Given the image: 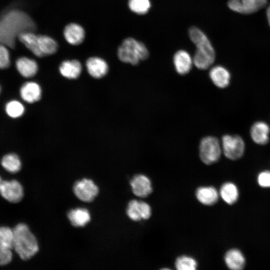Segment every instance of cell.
<instances>
[{
    "mask_svg": "<svg viewBox=\"0 0 270 270\" xmlns=\"http://www.w3.org/2000/svg\"><path fill=\"white\" fill-rule=\"evenodd\" d=\"M36 25L25 12L12 10L0 20V43L10 48L15 46L16 38L22 32H34Z\"/></svg>",
    "mask_w": 270,
    "mask_h": 270,
    "instance_id": "1",
    "label": "cell"
},
{
    "mask_svg": "<svg viewBox=\"0 0 270 270\" xmlns=\"http://www.w3.org/2000/svg\"><path fill=\"white\" fill-rule=\"evenodd\" d=\"M188 34L196 46L193 58L194 64L198 69H208L215 60V52L211 42L206 36L196 27H191L188 30Z\"/></svg>",
    "mask_w": 270,
    "mask_h": 270,
    "instance_id": "2",
    "label": "cell"
},
{
    "mask_svg": "<svg viewBox=\"0 0 270 270\" xmlns=\"http://www.w3.org/2000/svg\"><path fill=\"white\" fill-rule=\"evenodd\" d=\"M13 230L14 235L13 248L22 260H30L38 251L36 238L24 223L18 224Z\"/></svg>",
    "mask_w": 270,
    "mask_h": 270,
    "instance_id": "3",
    "label": "cell"
},
{
    "mask_svg": "<svg viewBox=\"0 0 270 270\" xmlns=\"http://www.w3.org/2000/svg\"><path fill=\"white\" fill-rule=\"evenodd\" d=\"M117 56L122 62L136 65L146 59L149 52L146 46L133 38L124 39L117 49Z\"/></svg>",
    "mask_w": 270,
    "mask_h": 270,
    "instance_id": "4",
    "label": "cell"
},
{
    "mask_svg": "<svg viewBox=\"0 0 270 270\" xmlns=\"http://www.w3.org/2000/svg\"><path fill=\"white\" fill-rule=\"evenodd\" d=\"M221 153V146L216 138L208 136L201 140L199 146L200 157L205 164H211L216 162Z\"/></svg>",
    "mask_w": 270,
    "mask_h": 270,
    "instance_id": "5",
    "label": "cell"
},
{
    "mask_svg": "<svg viewBox=\"0 0 270 270\" xmlns=\"http://www.w3.org/2000/svg\"><path fill=\"white\" fill-rule=\"evenodd\" d=\"M222 150L227 158L236 160L242 156L245 150L244 142L238 135L226 134L222 138Z\"/></svg>",
    "mask_w": 270,
    "mask_h": 270,
    "instance_id": "6",
    "label": "cell"
},
{
    "mask_svg": "<svg viewBox=\"0 0 270 270\" xmlns=\"http://www.w3.org/2000/svg\"><path fill=\"white\" fill-rule=\"evenodd\" d=\"M76 196L84 202H90L98 193V188L90 179L83 178L76 182L73 188Z\"/></svg>",
    "mask_w": 270,
    "mask_h": 270,
    "instance_id": "7",
    "label": "cell"
},
{
    "mask_svg": "<svg viewBox=\"0 0 270 270\" xmlns=\"http://www.w3.org/2000/svg\"><path fill=\"white\" fill-rule=\"evenodd\" d=\"M266 4L267 0H228V6L235 12L251 14L264 8Z\"/></svg>",
    "mask_w": 270,
    "mask_h": 270,
    "instance_id": "8",
    "label": "cell"
},
{
    "mask_svg": "<svg viewBox=\"0 0 270 270\" xmlns=\"http://www.w3.org/2000/svg\"><path fill=\"white\" fill-rule=\"evenodd\" d=\"M0 194L9 202L16 203L22 200L24 189L22 184L16 180H4L2 182Z\"/></svg>",
    "mask_w": 270,
    "mask_h": 270,
    "instance_id": "9",
    "label": "cell"
},
{
    "mask_svg": "<svg viewBox=\"0 0 270 270\" xmlns=\"http://www.w3.org/2000/svg\"><path fill=\"white\" fill-rule=\"evenodd\" d=\"M86 30L80 24L72 22L65 26L62 35L66 42L72 46H79L86 38Z\"/></svg>",
    "mask_w": 270,
    "mask_h": 270,
    "instance_id": "10",
    "label": "cell"
},
{
    "mask_svg": "<svg viewBox=\"0 0 270 270\" xmlns=\"http://www.w3.org/2000/svg\"><path fill=\"white\" fill-rule=\"evenodd\" d=\"M151 214L150 206L144 202L133 200L128 204L126 214L128 217L134 221H138L142 219L147 220L150 218Z\"/></svg>",
    "mask_w": 270,
    "mask_h": 270,
    "instance_id": "11",
    "label": "cell"
},
{
    "mask_svg": "<svg viewBox=\"0 0 270 270\" xmlns=\"http://www.w3.org/2000/svg\"><path fill=\"white\" fill-rule=\"evenodd\" d=\"M130 184L134 194L138 197H146L152 190L150 180L147 176L142 174L134 176L130 180Z\"/></svg>",
    "mask_w": 270,
    "mask_h": 270,
    "instance_id": "12",
    "label": "cell"
},
{
    "mask_svg": "<svg viewBox=\"0 0 270 270\" xmlns=\"http://www.w3.org/2000/svg\"><path fill=\"white\" fill-rule=\"evenodd\" d=\"M86 66L88 73L92 77L100 78L108 72V66L106 61L102 58L93 56L87 59Z\"/></svg>",
    "mask_w": 270,
    "mask_h": 270,
    "instance_id": "13",
    "label": "cell"
},
{
    "mask_svg": "<svg viewBox=\"0 0 270 270\" xmlns=\"http://www.w3.org/2000/svg\"><path fill=\"white\" fill-rule=\"evenodd\" d=\"M173 62L176 72L181 75L188 74L194 63L190 55L184 50H180L175 53Z\"/></svg>",
    "mask_w": 270,
    "mask_h": 270,
    "instance_id": "14",
    "label": "cell"
},
{
    "mask_svg": "<svg viewBox=\"0 0 270 270\" xmlns=\"http://www.w3.org/2000/svg\"><path fill=\"white\" fill-rule=\"evenodd\" d=\"M270 132L269 126L262 121L254 122L250 130L252 140L254 142L260 145L266 144L268 142Z\"/></svg>",
    "mask_w": 270,
    "mask_h": 270,
    "instance_id": "15",
    "label": "cell"
},
{
    "mask_svg": "<svg viewBox=\"0 0 270 270\" xmlns=\"http://www.w3.org/2000/svg\"><path fill=\"white\" fill-rule=\"evenodd\" d=\"M38 48L40 58L53 55L57 52L59 44L54 38L47 34H38Z\"/></svg>",
    "mask_w": 270,
    "mask_h": 270,
    "instance_id": "16",
    "label": "cell"
},
{
    "mask_svg": "<svg viewBox=\"0 0 270 270\" xmlns=\"http://www.w3.org/2000/svg\"><path fill=\"white\" fill-rule=\"evenodd\" d=\"M20 94L22 98L28 103H34L41 98L42 90L38 84L34 82H28L22 86Z\"/></svg>",
    "mask_w": 270,
    "mask_h": 270,
    "instance_id": "17",
    "label": "cell"
},
{
    "mask_svg": "<svg viewBox=\"0 0 270 270\" xmlns=\"http://www.w3.org/2000/svg\"><path fill=\"white\" fill-rule=\"evenodd\" d=\"M209 75L214 84L219 88H226L230 84V73L222 66H216L212 67L210 71Z\"/></svg>",
    "mask_w": 270,
    "mask_h": 270,
    "instance_id": "18",
    "label": "cell"
},
{
    "mask_svg": "<svg viewBox=\"0 0 270 270\" xmlns=\"http://www.w3.org/2000/svg\"><path fill=\"white\" fill-rule=\"evenodd\" d=\"M59 72L63 76L74 79L78 78L82 70V66L77 60H65L59 66Z\"/></svg>",
    "mask_w": 270,
    "mask_h": 270,
    "instance_id": "19",
    "label": "cell"
},
{
    "mask_svg": "<svg viewBox=\"0 0 270 270\" xmlns=\"http://www.w3.org/2000/svg\"><path fill=\"white\" fill-rule=\"evenodd\" d=\"M16 66L20 74L26 78L34 76L38 70L36 62L26 57L18 58L16 61Z\"/></svg>",
    "mask_w": 270,
    "mask_h": 270,
    "instance_id": "20",
    "label": "cell"
},
{
    "mask_svg": "<svg viewBox=\"0 0 270 270\" xmlns=\"http://www.w3.org/2000/svg\"><path fill=\"white\" fill-rule=\"evenodd\" d=\"M68 218L71 224L76 227H83L90 220V214L85 208H78L71 210L68 213Z\"/></svg>",
    "mask_w": 270,
    "mask_h": 270,
    "instance_id": "21",
    "label": "cell"
},
{
    "mask_svg": "<svg viewBox=\"0 0 270 270\" xmlns=\"http://www.w3.org/2000/svg\"><path fill=\"white\" fill-rule=\"evenodd\" d=\"M198 200L202 204L206 206L213 205L218 198L217 190L213 186H201L196 192Z\"/></svg>",
    "mask_w": 270,
    "mask_h": 270,
    "instance_id": "22",
    "label": "cell"
},
{
    "mask_svg": "<svg viewBox=\"0 0 270 270\" xmlns=\"http://www.w3.org/2000/svg\"><path fill=\"white\" fill-rule=\"evenodd\" d=\"M224 262L230 269L240 270L244 266L246 260L243 254L240 250L232 248L226 252Z\"/></svg>",
    "mask_w": 270,
    "mask_h": 270,
    "instance_id": "23",
    "label": "cell"
},
{
    "mask_svg": "<svg viewBox=\"0 0 270 270\" xmlns=\"http://www.w3.org/2000/svg\"><path fill=\"white\" fill-rule=\"evenodd\" d=\"M19 40L36 56L40 58L38 48V34L34 32H22L18 36Z\"/></svg>",
    "mask_w": 270,
    "mask_h": 270,
    "instance_id": "24",
    "label": "cell"
},
{
    "mask_svg": "<svg viewBox=\"0 0 270 270\" xmlns=\"http://www.w3.org/2000/svg\"><path fill=\"white\" fill-rule=\"evenodd\" d=\"M220 194L222 200L228 204L236 202L239 194L236 186L230 182H226L222 186Z\"/></svg>",
    "mask_w": 270,
    "mask_h": 270,
    "instance_id": "25",
    "label": "cell"
},
{
    "mask_svg": "<svg viewBox=\"0 0 270 270\" xmlns=\"http://www.w3.org/2000/svg\"><path fill=\"white\" fill-rule=\"evenodd\" d=\"M1 164L6 171L10 173L18 172L22 167V162L20 158L14 153L4 155L2 158Z\"/></svg>",
    "mask_w": 270,
    "mask_h": 270,
    "instance_id": "26",
    "label": "cell"
},
{
    "mask_svg": "<svg viewBox=\"0 0 270 270\" xmlns=\"http://www.w3.org/2000/svg\"><path fill=\"white\" fill-rule=\"evenodd\" d=\"M14 235V230L6 226H0V246L12 249Z\"/></svg>",
    "mask_w": 270,
    "mask_h": 270,
    "instance_id": "27",
    "label": "cell"
},
{
    "mask_svg": "<svg viewBox=\"0 0 270 270\" xmlns=\"http://www.w3.org/2000/svg\"><path fill=\"white\" fill-rule=\"evenodd\" d=\"M24 110V105L17 100H11L8 102L5 106V111L6 114L13 118L22 116Z\"/></svg>",
    "mask_w": 270,
    "mask_h": 270,
    "instance_id": "28",
    "label": "cell"
},
{
    "mask_svg": "<svg viewBox=\"0 0 270 270\" xmlns=\"http://www.w3.org/2000/svg\"><path fill=\"white\" fill-rule=\"evenodd\" d=\"M174 265L178 270H195L198 266L196 260L188 256L178 257L176 260Z\"/></svg>",
    "mask_w": 270,
    "mask_h": 270,
    "instance_id": "29",
    "label": "cell"
},
{
    "mask_svg": "<svg viewBox=\"0 0 270 270\" xmlns=\"http://www.w3.org/2000/svg\"><path fill=\"white\" fill-rule=\"evenodd\" d=\"M150 6V0H128V6L130 10L138 14L147 13Z\"/></svg>",
    "mask_w": 270,
    "mask_h": 270,
    "instance_id": "30",
    "label": "cell"
},
{
    "mask_svg": "<svg viewBox=\"0 0 270 270\" xmlns=\"http://www.w3.org/2000/svg\"><path fill=\"white\" fill-rule=\"evenodd\" d=\"M10 63V54L8 50L5 45L0 44V69L8 68Z\"/></svg>",
    "mask_w": 270,
    "mask_h": 270,
    "instance_id": "31",
    "label": "cell"
},
{
    "mask_svg": "<svg viewBox=\"0 0 270 270\" xmlns=\"http://www.w3.org/2000/svg\"><path fill=\"white\" fill-rule=\"evenodd\" d=\"M12 258V249L0 246V266L9 264Z\"/></svg>",
    "mask_w": 270,
    "mask_h": 270,
    "instance_id": "32",
    "label": "cell"
},
{
    "mask_svg": "<svg viewBox=\"0 0 270 270\" xmlns=\"http://www.w3.org/2000/svg\"><path fill=\"white\" fill-rule=\"evenodd\" d=\"M258 182L262 188H270V171L264 170L258 176Z\"/></svg>",
    "mask_w": 270,
    "mask_h": 270,
    "instance_id": "33",
    "label": "cell"
},
{
    "mask_svg": "<svg viewBox=\"0 0 270 270\" xmlns=\"http://www.w3.org/2000/svg\"><path fill=\"white\" fill-rule=\"evenodd\" d=\"M266 18L268 23L270 26V5L268 7L266 12Z\"/></svg>",
    "mask_w": 270,
    "mask_h": 270,
    "instance_id": "34",
    "label": "cell"
},
{
    "mask_svg": "<svg viewBox=\"0 0 270 270\" xmlns=\"http://www.w3.org/2000/svg\"><path fill=\"white\" fill-rule=\"evenodd\" d=\"M2 182V181L1 178H0V185H1Z\"/></svg>",
    "mask_w": 270,
    "mask_h": 270,
    "instance_id": "35",
    "label": "cell"
},
{
    "mask_svg": "<svg viewBox=\"0 0 270 270\" xmlns=\"http://www.w3.org/2000/svg\"><path fill=\"white\" fill-rule=\"evenodd\" d=\"M0 92H1V87H0Z\"/></svg>",
    "mask_w": 270,
    "mask_h": 270,
    "instance_id": "36",
    "label": "cell"
}]
</instances>
